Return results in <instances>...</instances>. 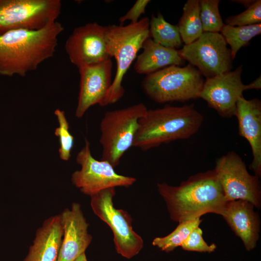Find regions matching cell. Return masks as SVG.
<instances>
[{
	"instance_id": "6da1fadb",
	"label": "cell",
	"mask_w": 261,
	"mask_h": 261,
	"mask_svg": "<svg viewBox=\"0 0 261 261\" xmlns=\"http://www.w3.org/2000/svg\"><path fill=\"white\" fill-rule=\"evenodd\" d=\"M58 21L39 30L18 29L0 35V75L26 76L53 57L64 30Z\"/></svg>"
},
{
	"instance_id": "7a4b0ae2",
	"label": "cell",
	"mask_w": 261,
	"mask_h": 261,
	"mask_svg": "<svg viewBox=\"0 0 261 261\" xmlns=\"http://www.w3.org/2000/svg\"><path fill=\"white\" fill-rule=\"evenodd\" d=\"M172 220L178 223L206 213L222 215L227 201L214 169L190 176L178 186L157 184Z\"/></svg>"
},
{
	"instance_id": "3957f363",
	"label": "cell",
	"mask_w": 261,
	"mask_h": 261,
	"mask_svg": "<svg viewBox=\"0 0 261 261\" xmlns=\"http://www.w3.org/2000/svg\"><path fill=\"white\" fill-rule=\"evenodd\" d=\"M203 119L193 104H167L148 109L139 120L132 146L147 151L162 144L189 138L198 132Z\"/></svg>"
},
{
	"instance_id": "277c9868",
	"label": "cell",
	"mask_w": 261,
	"mask_h": 261,
	"mask_svg": "<svg viewBox=\"0 0 261 261\" xmlns=\"http://www.w3.org/2000/svg\"><path fill=\"white\" fill-rule=\"evenodd\" d=\"M149 27L147 17L126 26H105L107 51L111 58H115L116 70L102 106L116 103L123 96L125 90L122 83L124 76L144 42L149 37Z\"/></svg>"
},
{
	"instance_id": "5b68a950",
	"label": "cell",
	"mask_w": 261,
	"mask_h": 261,
	"mask_svg": "<svg viewBox=\"0 0 261 261\" xmlns=\"http://www.w3.org/2000/svg\"><path fill=\"white\" fill-rule=\"evenodd\" d=\"M204 81L203 75L190 64L184 67L171 65L146 75L142 87L157 103L184 102L199 98Z\"/></svg>"
},
{
	"instance_id": "8992f818",
	"label": "cell",
	"mask_w": 261,
	"mask_h": 261,
	"mask_svg": "<svg viewBox=\"0 0 261 261\" xmlns=\"http://www.w3.org/2000/svg\"><path fill=\"white\" fill-rule=\"evenodd\" d=\"M148 109L143 103L106 112L100 123L102 146L101 160L115 168L124 153L131 147L140 118Z\"/></svg>"
},
{
	"instance_id": "52a82bcc",
	"label": "cell",
	"mask_w": 261,
	"mask_h": 261,
	"mask_svg": "<svg viewBox=\"0 0 261 261\" xmlns=\"http://www.w3.org/2000/svg\"><path fill=\"white\" fill-rule=\"evenodd\" d=\"M60 0H0V35L18 30H39L57 21Z\"/></svg>"
},
{
	"instance_id": "ba28073f",
	"label": "cell",
	"mask_w": 261,
	"mask_h": 261,
	"mask_svg": "<svg viewBox=\"0 0 261 261\" xmlns=\"http://www.w3.org/2000/svg\"><path fill=\"white\" fill-rule=\"evenodd\" d=\"M115 194L114 188L102 190L90 196V205L94 213L112 231L117 253L130 259L142 249L144 242L133 230L132 219L128 212L114 207L113 199Z\"/></svg>"
},
{
	"instance_id": "9c48e42d",
	"label": "cell",
	"mask_w": 261,
	"mask_h": 261,
	"mask_svg": "<svg viewBox=\"0 0 261 261\" xmlns=\"http://www.w3.org/2000/svg\"><path fill=\"white\" fill-rule=\"evenodd\" d=\"M227 202L243 200L261 208V188L259 177L248 172L246 164L231 151L217 160L214 169Z\"/></svg>"
},
{
	"instance_id": "30bf717a",
	"label": "cell",
	"mask_w": 261,
	"mask_h": 261,
	"mask_svg": "<svg viewBox=\"0 0 261 261\" xmlns=\"http://www.w3.org/2000/svg\"><path fill=\"white\" fill-rule=\"evenodd\" d=\"M179 53L206 79L230 71L232 67L231 50L220 33L203 32Z\"/></svg>"
},
{
	"instance_id": "8fae6325",
	"label": "cell",
	"mask_w": 261,
	"mask_h": 261,
	"mask_svg": "<svg viewBox=\"0 0 261 261\" xmlns=\"http://www.w3.org/2000/svg\"><path fill=\"white\" fill-rule=\"evenodd\" d=\"M76 161L81 168L72 173V182L83 193L90 196L109 188H128L136 181L134 177L116 173L108 162L94 159L87 139L84 146L77 155Z\"/></svg>"
},
{
	"instance_id": "7c38bea8",
	"label": "cell",
	"mask_w": 261,
	"mask_h": 261,
	"mask_svg": "<svg viewBox=\"0 0 261 261\" xmlns=\"http://www.w3.org/2000/svg\"><path fill=\"white\" fill-rule=\"evenodd\" d=\"M65 50L78 69L111 58L106 49L105 26L96 22L74 28L66 41Z\"/></svg>"
},
{
	"instance_id": "4fadbf2b",
	"label": "cell",
	"mask_w": 261,
	"mask_h": 261,
	"mask_svg": "<svg viewBox=\"0 0 261 261\" xmlns=\"http://www.w3.org/2000/svg\"><path fill=\"white\" fill-rule=\"evenodd\" d=\"M242 65L234 71L206 78L199 98L224 118L234 116L238 99L243 96L245 86L241 79Z\"/></svg>"
},
{
	"instance_id": "5bb4252c",
	"label": "cell",
	"mask_w": 261,
	"mask_h": 261,
	"mask_svg": "<svg viewBox=\"0 0 261 261\" xmlns=\"http://www.w3.org/2000/svg\"><path fill=\"white\" fill-rule=\"evenodd\" d=\"M112 68L111 58L78 68L80 84L76 117H82L90 107L95 104L102 106L112 84Z\"/></svg>"
},
{
	"instance_id": "9a60e30c",
	"label": "cell",
	"mask_w": 261,
	"mask_h": 261,
	"mask_svg": "<svg viewBox=\"0 0 261 261\" xmlns=\"http://www.w3.org/2000/svg\"><path fill=\"white\" fill-rule=\"evenodd\" d=\"M63 230L58 261H74L85 252L92 241L88 232V224L81 205L74 203L71 208L65 209L59 215Z\"/></svg>"
},
{
	"instance_id": "2e32d148",
	"label": "cell",
	"mask_w": 261,
	"mask_h": 261,
	"mask_svg": "<svg viewBox=\"0 0 261 261\" xmlns=\"http://www.w3.org/2000/svg\"><path fill=\"white\" fill-rule=\"evenodd\" d=\"M234 116L238 123L239 135L245 138L251 147L253 160L249 169L255 175H261V102L254 98L240 97L237 102Z\"/></svg>"
},
{
	"instance_id": "e0dca14e",
	"label": "cell",
	"mask_w": 261,
	"mask_h": 261,
	"mask_svg": "<svg viewBox=\"0 0 261 261\" xmlns=\"http://www.w3.org/2000/svg\"><path fill=\"white\" fill-rule=\"evenodd\" d=\"M254 207L245 200L228 201L222 215L247 251L256 246L259 238L260 218L254 211Z\"/></svg>"
},
{
	"instance_id": "ac0fdd59",
	"label": "cell",
	"mask_w": 261,
	"mask_h": 261,
	"mask_svg": "<svg viewBox=\"0 0 261 261\" xmlns=\"http://www.w3.org/2000/svg\"><path fill=\"white\" fill-rule=\"evenodd\" d=\"M62 236L59 215L46 219L36 231L23 261H58Z\"/></svg>"
},
{
	"instance_id": "d6986e66",
	"label": "cell",
	"mask_w": 261,
	"mask_h": 261,
	"mask_svg": "<svg viewBox=\"0 0 261 261\" xmlns=\"http://www.w3.org/2000/svg\"><path fill=\"white\" fill-rule=\"evenodd\" d=\"M142 49L133 66L139 74L147 75L171 65L180 66L185 62L179 50L164 47L150 37L144 42Z\"/></svg>"
},
{
	"instance_id": "ffe728a7",
	"label": "cell",
	"mask_w": 261,
	"mask_h": 261,
	"mask_svg": "<svg viewBox=\"0 0 261 261\" xmlns=\"http://www.w3.org/2000/svg\"><path fill=\"white\" fill-rule=\"evenodd\" d=\"M200 13L199 0H188L185 3L177 26L185 45L196 41L203 32Z\"/></svg>"
},
{
	"instance_id": "44dd1931",
	"label": "cell",
	"mask_w": 261,
	"mask_h": 261,
	"mask_svg": "<svg viewBox=\"0 0 261 261\" xmlns=\"http://www.w3.org/2000/svg\"><path fill=\"white\" fill-rule=\"evenodd\" d=\"M149 37L155 43L164 47L177 49L182 44L177 25L165 20L160 13L157 16L151 15L149 19Z\"/></svg>"
},
{
	"instance_id": "7402d4cb",
	"label": "cell",
	"mask_w": 261,
	"mask_h": 261,
	"mask_svg": "<svg viewBox=\"0 0 261 261\" xmlns=\"http://www.w3.org/2000/svg\"><path fill=\"white\" fill-rule=\"evenodd\" d=\"M230 46L232 60L238 51L247 45L255 36L261 33V23L246 26H231L224 25L220 32Z\"/></svg>"
},
{
	"instance_id": "603a6c76",
	"label": "cell",
	"mask_w": 261,
	"mask_h": 261,
	"mask_svg": "<svg viewBox=\"0 0 261 261\" xmlns=\"http://www.w3.org/2000/svg\"><path fill=\"white\" fill-rule=\"evenodd\" d=\"M202 219L200 218L179 222L176 228L169 234L154 239L152 245L166 252L172 251L181 246L190 233L199 227Z\"/></svg>"
},
{
	"instance_id": "cb8c5ba5",
	"label": "cell",
	"mask_w": 261,
	"mask_h": 261,
	"mask_svg": "<svg viewBox=\"0 0 261 261\" xmlns=\"http://www.w3.org/2000/svg\"><path fill=\"white\" fill-rule=\"evenodd\" d=\"M219 0H200V18L203 32H218L224 26L219 13Z\"/></svg>"
},
{
	"instance_id": "d4e9b609",
	"label": "cell",
	"mask_w": 261,
	"mask_h": 261,
	"mask_svg": "<svg viewBox=\"0 0 261 261\" xmlns=\"http://www.w3.org/2000/svg\"><path fill=\"white\" fill-rule=\"evenodd\" d=\"M54 114L59 124L58 127L55 130V134L59 138V157L61 160L67 161L71 157V152L74 145V138L69 131V125L64 111L57 109Z\"/></svg>"
},
{
	"instance_id": "484cf974",
	"label": "cell",
	"mask_w": 261,
	"mask_h": 261,
	"mask_svg": "<svg viewBox=\"0 0 261 261\" xmlns=\"http://www.w3.org/2000/svg\"><path fill=\"white\" fill-rule=\"evenodd\" d=\"M261 22V0L255 2L240 14L227 17L225 25L231 26H246Z\"/></svg>"
},
{
	"instance_id": "4316f807",
	"label": "cell",
	"mask_w": 261,
	"mask_h": 261,
	"mask_svg": "<svg viewBox=\"0 0 261 261\" xmlns=\"http://www.w3.org/2000/svg\"><path fill=\"white\" fill-rule=\"evenodd\" d=\"M186 251L211 253L215 251L217 246L208 245L203 237V231L199 227L194 229L181 246Z\"/></svg>"
},
{
	"instance_id": "83f0119b",
	"label": "cell",
	"mask_w": 261,
	"mask_h": 261,
	"mask_svg": "<svg viewBox=\"0 0 261 261\" xmlns=\"http://www.w3.org/2000/svg\"><path fill=\"white\" fill-rule=\"evenodd\" d=\"M150 2L149 0H136L127 13L120 17L119 22L121 24H123L126 20L130 21L131 23L137 22L140 16L145 13V8Z\"/></svg>"
},
{
	"instance_id": "f1b7e54d",
	"label": "cell",
	"mask_w": 261,
	"mask_h": 261,
	"mask_svg": "<svg viewBox=\"0 0 261 261\" xmlns=\"http://www.w3.org/2000/svg\"><path fill=\"white\" fill-rule=\"evenodd\" d=\"M261 88V76L256 78L253 82L248 85H245V90L249 89H259Z\"/></svg>"
},
{
	"instance_id": "f546056e",
	"label": "cell",
	"mask_w": 261,
	"mask_h": 261,
	"mask_svg": "<svg viewBox=\"0 0 261 261\" xmlns=\"http://www.w3.org/2000/svg\"><path fill=\"white\" fill-rule=\"evenodd\" d=\"M232 2L237 3L243 5L245 8H247L252 5L256 0H233Z\"/></svg>"
},
{
	"instance_id": "4dcf8cb0",
	"label": "cell",
	"mask_w": 261,
	"mask_h": 261,
	"mask_svg": "<svg viewBox=\"0 0 261 261\" xmlns=\"http://www.w3.org/2000/svg\"><path fill=\"white\" fill-rule=\"evenodd\" d=\"M74 261H88L85 252L81 254Z\"/></svg>"
}]
</instances>
